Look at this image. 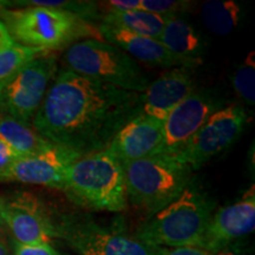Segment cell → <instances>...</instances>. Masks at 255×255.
<instances>
[{"label":"cell","instance_id":"1","mask_svg":"<svg viewBox=\"0 0 255 255\" xmlns=\"http://www.w3.org/2000/svg\"><path fill=\"white\" fill-rule=\"evenodd\" d=\"M139 114L138 92L64 69L50 84L32 126L53 144L87 155L107 149L114 136Z\"/></svg>","mask_w":255,"mask_h":255},{"label":"cell","instance_id":"2","mask_svg":"<svg viewBox=\"0 0 255 255\" xmlns=\"http://www.w3.org/2000/svg\"><path fill=\"white\" fill-rule=\"evenodd\" d=\"M0 20L5 24L15 44L45 52L62 50L72 44L102 37L100 28L88 19L72 12L45 6L4 8Z\"/></svg>","mask_w":255,"mask_h":255},{"label":"cell","instance_id":"3","mask_svg":"<svg viewBox=\"0 0 255 255\" xmlns=\"http://www.w3.org/2000/svg\"><path fill=\"white\" fill-rule=\"evenodd\" d=\"M215 203L190 183L177 199L155 214L137 232L149 247H201Z\"/></svg>","mask_w":255,"mask_h":255},{"label":"cell","instance_id":"4","mask_svg":"<svg viewBox=\"0 0 255 255\" xmlns=\"http://www.w3.org/2000/svg\"><path fill=\"white\" fill-rule=\"evenodd\" d=\"M62 190L83 208L114 213L127 208L123 165L108 149L83 155L73 162Z\"/></svg>","mask_w":255,"mask_h":255},{"label":"cell","instance_id":"5","mask_svg":"<svg viewBox=\"0 0 255 255\" xmlns=\"http://www.w3.org/2000/svg\"><path fill=\"white\" fill-rule=\"evenodd\" d=\"M122 165L127 199L151 215L177 199L193 180L188 165L167 155H152Z\"/></svg>","mask_w":255,"mask_h":255},{"label":"cell","instance_id":"6","mask_svg":"<svg viewBox=\"0 0 255 255\" xmlns=\"http://www.w3.org/2000/svg\"><path fill=\"white\" fill-rule=\"evenodd\" d=\"M64 60L70 71L123 90L143 94L149 85L136 60L107 41L79 40L68 47Z\"/></svg>","mask_w":255,"mask_h":255},{"label":"cell","instance_id":"7","mask_svg":"<svg viewBox=\"0 0 255 255\" xmlns=\"http://www.w3.org/2000/svg\"><path fill=\"white\" fill-rule=\"evenodd\" d=\"M56 232L79 255H156V248L120 229L101 226L88 215H63Z\"/></svg>","mask_w":255,"mask_h":255},{"label":"cell","instance_id":"8","mask_svg":"<svg viewBox=\"0 0 255 255\" xmlns=\"http://www.w3.org/2000/svg\"><path fill=\"white\" fill-rule=\"evenodd\" d=\"M57 72L58 64L53 53H41L32 59L0 89V113L30 124Z\"/></svg>","mask_w":255,"mask_h":255},{"label":"cell","instance_id":"9","mask_svg":"<svg viewBox=\"0 0 255 255\" xmlns=\"http://www.w3.org/2000/svg\"><path fill=\"white\" fill-rule=\"evenodd\" d=\"M247 115L239 104L218 109L191 137L180 155L178 161L197 170L209 159L229 148L240 137Z\"/></svg>","mask_w":255,"mask_h":255},{"label":"cell","instance_id":"10","mask_svg":"<svg viewBox=\"0 0 255 255\" xmlns=\"http://www.w3.org/2000/svg\"><path fill=\"white\" fill-rule=\"evenodd\" d=\"M2 219L21 245H50L57 238L56 223L45 206L30 191H18L2 200Z\"/></svg>","mask_w":255,"mask_h":255},{"label":"cell","instance_id":"11","mask_svg":"<svg viewBox=\"0 0 255 255\" xmlns=\"http://www.w3.org/2000/svg\"><path fill=\"white\" fill-rule=\"evenodd\" d=\"M216 108V101L207 92L194 91L188 96L163 121V137L157 154L177 157Z\"/></svg>","mask_w":255,"mask_h":255},{"label":"cell","instance_id":"12","mask_svg":"<svg viewBox=\"0 0 255 255\" xmlns=\"http://www.w3.org/2000/svg\"><path fill=\"white\" fill-rule=\"evenodd\" d=\"M81 156L66 146L52 144L37 154L18 158L0 181L38 184L62 190L66 171Z\"/></svg>","mask_w":255,"mask_h":255},{"label":"cell","instance_id":"13","mask_svg":"<svg viewBox=\"0 0 255 255\" xmlns=\"http://www.w3.org/2000/svg\"><path fill=\"white\" fill-rule=\"evenodd\" d=\"M255 191L252 186L240 200L213 213L201 248L218 253L254 232Z\"/></svg>","mask_w":255,"mask_h":255},{"label":"cell","instance_id":"14","mask_svg":"<svg viewBox=\"0 0 255 255\" xmlns=\"http://www.w3.org/2000/svg\"><path fill=\"white\" fill-rule=\"evenodd\" d=\"M194 66H177L149 83L141 94V114L163 121L178 104L195 91Z\"/></svg>","mask_w":255,"mask_h":255},{"label":"cell","instance_id":"15","mask_svg":"<svg viewBox=\"0 0 255 255\" xmlns=\"http://www.w3.org/2000/svg\"><path fill=\"white\" fill-rule=\"evenodd\" d=\"M163 137V122L139 114L111 139L108 150L121 163L157 154Z\"/></svg>","mask_w":255,"mask_h":255},{"label":"cell","instance_id":"16","mask_svg":"<svg viewBox=\"0 0 255 255\" xmlns=\"http://www.w3.org/2000/svg\"><path fill=\"white\" fill-rule=\"evenodd\" d=\"M98 28L101 36L107 40V43L123 50L135 60L162 68L196 66L195 64L175 56L158 39L138 36L129 31L105 24H101Z\"/></svg>","mask_w":255,"mask_h":255},{"label":"cell","instance_id":"17","mask_svg":"<svg viewBox=\"0 0 255 255\" xmlns=\"http://www.w3.org/2000/svg\"><path fill=\"white\" fill-rule=\"evenodd\" d=\"M158 40L171 53L187 62L199 65L202 60V39L187 20L177 15L168 17Z\"/></svg>","mask_w":255,"mask_h":255},{"label":"cell","instance_id":"18","mask_svg":"<svg viewBox=\"0 0 255 255\" xmlns=\"http://www.w3.org/2000/svg\"><path fill=\"white\" fill-rule=\"evenodd\" d=\"M0 138L4 139L19 157L37 154L53 144L41 137L30 124L4 114L0 115Z\"/></svg>","mask_w":255,"mask_h":255},{"label":"cell","instance_id":"19","mask_svg":"<svg viewBox=\"0 0 255 255\" xmlns=\"http://www.w3.org/2000/svg\"><path fill=\"white\" fill-rule=\"evenodd\" d=\"M168 17H161L144 9H129V11H114L109 9L104 14L102 24L110 25L129 31L138 36L158 39Z\"/></svg>","mask_w":255,"mask_h":255},{"label":"cell","instance_id":"20","mask_svg":"<svg viewBox=\"0 0 255 255\" xmlns=\"http://www.w3.org/2000/svg\"><path fill=\"white\" fill-rule=\"evenodd\" d=\"M242 9L234 0H210L201 6V19L210 32L227 36L241 20Z\"/></svg>","mask_w":255,"mask_h":255},{"label":"cell","instance_id":"21","mask_svg":"<svg viewBox=\"0 0 255 255\" xmlns=\"http://www.w3.org/2000/svg\"><path fill=\"white\" fill-rule=\"evenodd\" d=\"M41 53H45V51L19 44H14L11 49L0 52V89L7 84L24 65Z\"/></svg>","mask_w":255,"mask_h":255},{"label":"cell","instance_id":"22","mask_svg":"<svg viewBox=\"0 0 255 255\" xmlns=\"http://www.w3.org/2000/svg\"><path fill=\"white\" fill-rule=\"evenodd\" d=\"M233 87L238 96L247 104L255 103V62L254 52L247 56L246 60L238 66L233 75Z\"/></svg>","mask_w":255,"mask_h":255},{"label":"cell","instance_id":"23","mask_svg":"<svg viewBox=\"0 0 255 255\" xmlns=\"http://www.w3.org/2000/svg\"><path fill=\"white\" fill-rule=\"evenodd\" d=\"M7 6H45V7H55L64 11L72 12L81 17L88 19L96 15V5L91 1H70V0H25V1H6Z\"/></svg>","mask_w":255,"mask_h":255},{"label":"cell","instance_id":"24","mask_svg":"<svg viewBox=\"0 0 255 255\" xmlns=\"http://www.w3.org/2000/svg\"><path fill=\"white\" fill-rule=\"evenodd\" d=\"M193 6L194 2L187 0H141L139 8L161 17H174L189 11Z\"/></svg>","mask_w":255,"mask_h":255},{"label":"cell","instance_id":"25","mask_svg":"<svg viewBox=\"0 0 255 255\" xmlns=\"http://www.w3.org/2000/svg\"><path fill=\"white\" fill-rule=\"evenodd\" d=\"M14 255H60L50 245H21L14 244Z\"/></svg>","mask_w":255,"mask_h":255},{"label":"cell","instance_id":"26","mask_svg":"<svg viewBox=\"0 0 255 255\" xmlns=\"http://www.w3.org/2000/svg\"><path fill=\"white\" fill-rule=\"evenodd\" d=\"M19 155L13 149L6 143L4 139L0 138V180L4 175L7 173L8 169L12 167V164L17 161Z\"/></svg>","mask_w":255,"mask_h":255},{"label":"cell","instance_id":"27","mask_svg":"<svg viewBox=\"0 0 255 255\" xmlns=\"http://www.w3.org/2000/svg\"><path fill=\"white\" fill-rule=\"evenodd\" d=\"M156 255H214L212 252L201 247H156Z\"/></svg>","mask_w":255,"mask_h":255},{"label":"cell","instance_id":"28","mask_svg":"<svg viewBox=\"0 0 255 255\" xmlns=\"http://www.w3.org/2000/svg\"><path fill=\"white\" fill-rule=\"evenodd\" d=\"M109 9L114 11H129V9H138L141 7V0H110L107 1Z\"/></svg>","mask_w":255,"mask_h":255},{"label":"cell","instance_id":"29","mask_svg":"<svg viewBox=\"0 0 255 255\" xmlns=\"http://www.w3.org/2000/svg\"><path fill=\"white\" fill-rule=\"evenodd\" d=\"M14 44V40L12 39L5 24L0 20V52H4V51L11 49Z\"/></svg>","mask_w":255,"mask_h":255},{"label":"cell","instance_id":"30","mask_svg":"<svg viewBox=\"0 0 255 255\" xmlns=\"http://www.w3.org/2000/svg\"><path fill=\"white\" fill-rule=\"evenodd\" d=\"M214 255H247L246 251L244 250V247L241 246V244L239 242H235V244H232L227 246L223 250L219 251L218 253H215Z\"/></svg>","mask_w":255,"mask_h":255},{"label":"cell","instance_id":"31","mask_svg":"<svg viewBox=\"0 0 255 255\" xmlns=\"http://www.w3.org/2000/svg\"><path fill=\"white\" fill-rule=\"evenodd\" d=\"M0 255H11V250L1 234H0Z\"/></svg>","mask_w":255,"mask_h":255},{"label":"cell","instance_id":"32","mask_svg":"<svg viewBox=\"0 0 255 255\" xmlns=\"http://www.w3.org/2000/svg\"><path fill=\"white\" fill-rule=\"evenodd\" d=\"M2 200H4V197L0 196V232H1V229L5 227L4 219H2Z\"/></svg>","mask_w":255,"mask_h":255},{"label":"cell","instance_id":"33","mask_svg":"<svg viewBox=\"0 0 255 255\" xmlns=\"http://www.w3.org/2000/svg\"><path fill=\"white\" fill-rule=\"evenodd\" d=\"M6 6H7V2L6 1H0V12L2 11V9H4Z\"/></svg>","mask_w":255,"mask_h":255}]
</instances>
